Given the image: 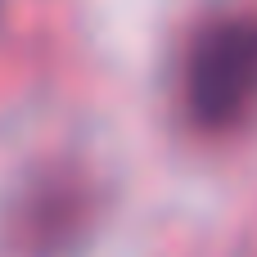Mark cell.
I'll return each instance as SVG.
<instances>
[{
  "instance_id": "6da1fadb",
  "label": "cell",
  "mask_w": 257,
  "mask_h": 257,
  "mask_svg": "<svg viewBox=\"0 0 257 257\" xmlns=\"http://www.w3.org/2000/svg\"><path fill=\"white\" fill-rule=\"evenodd\" d=\"M181 117L203 136L239 131L257 117V9L208 18L176 68Z\"/></svg>"
},
{
  "instance_id": "7a4b0ae2",
  "label": "cell",
  "mask_w": 257,
  "mask_h": 257,
  "mask_svg": "<svg viewBox=\"0 0 257 257\" xmlns=\"http://www.w3.org/2000/svg\"><path fill=\"white\" fill-rule=\"evenodd\" d=\"M77 212H81V199L59 185V190H41L27 212H23V235L36 244V248H50V244H68V235H77Z\"/></svg>"
}]
</instances>
